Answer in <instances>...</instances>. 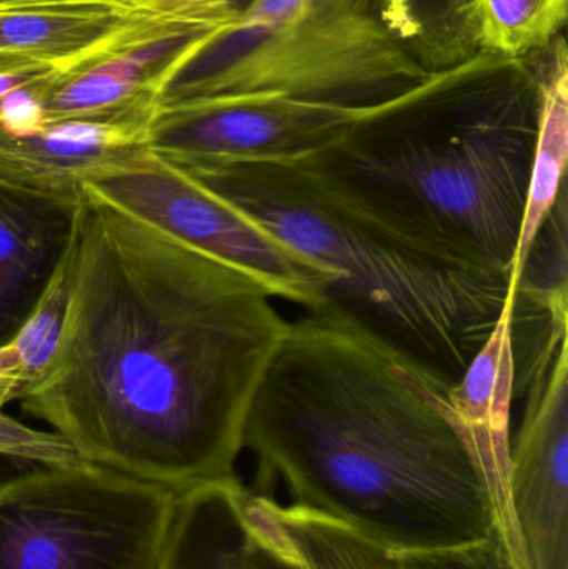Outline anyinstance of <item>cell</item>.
I'll return each instance as SVG.
<instances>
[{
    "label": "cell",
    "instance_id": "7",
    "mask_svg": "<svg viewBox=\"0 0 568 569\" xmlns=\"http://www.w3.org/2000/svg\"><path fill=\"white\" fill-rule=\"evenodd\" d=\"M167 236L253 277L316 313L333 277L266 226L149 149L83 186Z\"/></svg>",
    "mask_w": 568,
    "mask_h": 569
},
{
    "label": "cell",
    "instance_id": "22",
    "mask_svg": "<svg viewBox=\"0 0 568 569\" xmlns=\"http://www.w3.org/2000/svg\"><path fill=\"white\" fill-rule=\"evenodd\" d=\"M62 76L67 73L49 63L19 53L0 52V102L13 90Z\"/></svg>",
    "mask_w": 568,
    "mask_h": 569
},
{
    "label": "cell",
    "instance_id": "16",
    "mask_svg": "<svg viewBox=\"0 0 568 569\" xmlns=\"http://www.w3.org/2000/svg\"><path fill=\"white\" fill-rule=\"evenodd\" d=\"M250 525L303 569H402L399 555L322 515L249 491Z\"/></svg>",
    "mask_w": 568,
    "mask_h": 569
},
{
    "label": "cell",
    "instance_id": "14",
    "mask_svg": "<svg viewBox=\"0 0 568 569\" xmlns=\"http://www.w3.org/2000/svg\"><path fill=\"white\" fill-rule=\"evenodd\" d=\"M239 478L177 495L162 569H246L253 528Z\"/></svg>",
    "mask_w": 568,
    "mask_h": 569
},
{
    "label": "cell",
    "instance_id": "18",
    "mask_svg": "<svg viewBox=\"0 0 568 569\" xmlns=\"http://www.w3.org/2000/svg\"><path fill=\"white\" fill-rule=\"evenodd\" d=\"M568 0H467L477 52L522 60L547 49L567 22Z\"/></svg>",
    "mask_w": 568,
    "mask_h": 569
},
{
    "label": "cell",
    "instance_id": "19",
    "mask_svg": "<svg viewBox=\"0 0 568 569\" xmlns=\"http://www.w3.org/2000/svg\"><path fill=\"white\" fill-rule=\"evenodd\" d=\"M70 291L69 253L56 279L19 333L0 345V410L22 400L46 373L56 355Z\"/></svg>",
    "mask_w": 568,
    "mask_h": 569
},
{
    "label": "cell",
    "instance_id": "2",
    "mask_svg": "<svg viewBox=\"0 0 568 569\" xmlns=\"http://www.w3.org/2000/svg\"><path fill=\"white\" fill-rule=\"evenodd\" d=\"M447 388L369 338L306 315L253 398L243 450L293 507L396 551L482 540L496 491Z\"/></svg>",
    "mask_w": 568,
    "mask_h": 569
},
{
    "label": "cell",
    "instance_id": "25",
    "mask_svg": "<svg viewBox=\"0 0 568 569\" xmlns=\"http://www.w3.org/2000/svg\"><path fill=\"white\" fill-rule=\"evenodd\" d=\"M176 2H219L227 3V6L236 7V9L243 10L249 6L252 0H176Z\"/></svg>",
    "mask_w": 568,
    "mask_h": 569
},
{
    "label": "cell",
    "instance_id": "6",
    "mask_svg": "<svg viewBox=\"0 0 568 569\" xmlns=\"http://www.w3.org/2000/svg\"><path fill=\"white\" fill-rule=\"evenodd\" d=\"M392 36L373 0H312L306 12L210 72L173 83L163 102L270 92L312 102L370 107L432 77Z\"/></svg>",
    "mask_w": 568,
    "mask_h": 569
},
{
    "label": "cell",
    "instance_id": "13",
    "mask_svg": "<svg viewBox=\"0 0 568 569\" xmlns=\"http://www.w3.org/2000/svg\"><path fill=\"white\" fill-rule=\"evenodd\" d=\"M512 310L514 295L489 340L470 361L462 378L449 388L447 393L496 491L500 507V527L509 535L510 541L522 558L507 500V478L512 448L510 411L516 398Z\"/></svg>",
    "mask_w": 568,
    "mask_h": 569
},
{
    "label": "cell",
    "instance_id": "3",
    "mask_svg": "<svg viewBox=\"0 0 568 569\" xmlns=\"http://www.w3.org/2000/svg\"><path fill=\"white\" fill-rule=\"evenodd\" d=\"M537 126L529 62L477 53L297 163L393 232L512 276Z\"/></svg>",
    "mask_w": 568,
    "mask_h": 569
},
{
    "label": "cell",
    "instance_id": "10",
    "mask_svg": "<svg viewBox=\"0 0 568 569\" xmlns=\"http://www.w3.org/2000/svg\"><path fill=\"white\" fill-rule=\"evenodd\" d=\"M236 7L219 2H170L156 9L107 7L0 13V52L19 53L66 73L189 27H230Z\"/></svg>",
    "mask_w": 568,
    "mask_h": 569
},
{
    "label": "cell",
    "instance_id": "15",
    "mask_svg": "<svg viewBox=\"0 0 568 569\" xmlns=\"http://www.w3.org/2000/svg\"><path fill=\"white\" fill-rule=\"evenodd\" d=\"M539 126L527 189L526 210L514 260V288L522 272L527 253L549 219L560 190L566 187L568 157V59L562 33L547 49L536 52Z\"/></svg>",
    "mask_w": 568,
    "mask_h": 569
},
{
    "label": "cell",
    "instance_id": "1",
    "mask_svg": "<svg viewBox=\"0 0 568 569\" xmlns=\"http://www.w3.org/2000/svg\"><path fill=\"white\" fill-rule=\"evenodd\" d=\"M56 355L20 400L82 460L176 493L232 480L289 321L273 295L83 189Z\"/></svg>",
    "mask_w": 568,
    "mask_h": 569
},
{
    "label": "cell",
    "instance_id": "23",
    "mask_svg": "<svg viewBox=\"0 0 568 569\" xmlns=\"http://www.w3.org/2000/svg\"><path fill=\"white\" fill-rule=\"evenodd\" d=\"M176 0H0V13L26 10L80 9V7H107V9H156Z\"/></svg>",
    "mask_w": 568,
    "mask_h": 569
},
{
    "label": "cell",
    "instance_id": "11",
    "mask_svg": "<svg viewBox=\"0 0 568 569\" xmlns=\"http://www.w3.org/2000/svg\"><path fill=\"white\" fill-rule=\"evenodd\" d=\"M152 122H56L22 136L0 129V182L79 199L90 179L149 149Z\"/></svg>",
    "mask_w": 568,
    "mask_h": 569
},
{
    "label": "cell",
    "instance_id": "8",
    "mask_svg": "<svg viewBox=\"0 0 568 569\" xmlns=\"http://www.w3.org/2000/svg\"><path fill=\"white\" fill-rule=\"evenodd\" d=\"M372 107L270 92L172 100L162 102L153 119L149 150L182 170L297 163L336 143Z\"/></svg>",
    "mask_w": 568,
    "mask_h": 569
},
{
    "label": "cell",
    "instance_id": "20",
    "mask_svg": "<svg viewBox=\"0 0 568 569\" xmlns=\"http://www.w3.org/2000/svg\"><path fill=\"white\" fill-rule=\"evenodd\" d=\"M397 555L402 569H526L500 523L474 543Z\"/></svg>",
    "mask_w": 568,
    "mask_h": 569
},
{
    "label": "cell",
    "instance_id": "12",
    "mask_svg": "<svg viewBox=\"0 0 568 569\" xmlns=\"http://www.w3.org/2000/svg\"><path fill=\"white\" fill-rule=\"evenodd\" d=\"M79 202L0 182V345L19 333L56 279Z\"/></svg>",
    "mask_w": 568,
    "mask_h": 569
},
{
    "label": "cell",
    "instance_id": "5",
    "mask_svg": "<svg viewBox=\"0 0 568 569\" xmlns=\"http://www.w3.org/2000/svg\"><path fill=\"white\" fill-rule=\"evenodd\" d=\"M176 491L89 461L0 483V569H162Z\"/></svg>",
    "mask_w": 568,
    "mask_h": 569
},
{
    "label": "cell",
    "instance_id": "4",
    "mask_svg": "<svg viewBox=\"0 0 568 569\" xmlns=\"http://www.w3.org/2000/svg\"><path fill=\"white\" fill-rule=\"evenodd\" d=\"M183 172L333 277L312 317L369 338L447 390L512 298L510 273L449 259L393 232L299 163Z\"/></svg>",
    "mask_w": 568,
    "mask_h": 569
},
{
    "label": "cell",
    "instance_id": "9",
    "mask_svg": "<svg viewBox=\"0 0 568 569\" xmlns=\"http://www.w3.org/2000/svg\"><path fill=\"white\" fill-rule=\"evenodd\" d=\"M527 405L510 448L507 500L526 569H568L567 327L516 383Z\"/></svg>",
    "mask_w": 568,
    "mask_h": 569
},
{
    "label": "cell",
    "instance_id": "21",
    "mask_svg": "<svg viewBox=\"0 0 568 569\" xmlns=\"http://www.w3.org/2000/svg\"><path fill=\"white\" fill-rule=\"evenodd\" d=\"M310 2L312 0H252L233 26L232 37L253 39L277 32L299 19Z\"/></svg>",
    "mask_w": 568,
    "mask_h": 569
},
{
    "label": "cell",
    "instance_id": "24",
    "mask_svg": "<svg viewBox=\"0 0 568 569\" xmlns=\"http://www.w3.org/2000/svg\"><path fill=\"white\" fill-rule=\"evenodd\" d=\"M246 569L303 568L253 528V538L252 543H250L249 555H247Z\"/></svg>",
    "mask_w": 568,
    "mask_h": 569
},
{
    "label": "cell",
    "instance_id": "17",
    "mask_svg": "<svg viewBox=\"0 0 568 569\" xmlns=\"http://www.w3.org/2000/svg\"><path fill=\"white\" fill-rule=\"evenodd\" d=\"M392 36L430 73L476 57L467 0H373Z\"/></svg>",
    "mask_w": 568,
    "mask_h": 569
}]
</instances>
